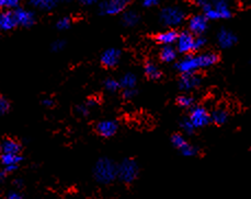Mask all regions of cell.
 <instances>
[{
    "mask_svg": "<svg viewBox=\"0 0 251 199\" xmlns=\"http://www.w3.org/2000/svg\"><path fill=\"white\" fill-rule=\"evenodd\" d=\"M220 60L215 52H205L200 54H189L176 63V69L180 75L183 73H198V71L213 67Z\"/></svg>",
    "mask_w": 251,
    "mask_h": 199,
    "instance_id": "6da1fadb",
    "label": "cell"
},
{
    "mask_svg": "<svg viewBox=\"0 0 251 199\" xmlns=\"http://www.w3.org/2000/svg\"><path fill=\"white\" fill-rule=\"evenodd\" d=\"M208 21L227 20L232 17L230 0H194Z\"/></svg>",
    "mask_w": 251,
    "mask_h": 199,
    "instance_id": "7a4b0ae2",
    "label": "cell"
},
{
    "mask_svg": "<svg viewBox=\"0 0 251 199\" xmlns=\"http://www.w3.org/2000/svg\"><path fill=\"white\" fill-rule=\"evenodd\" d=\"M94 178L101 185H110L115 182L118 179L115 162L106 156L98 159L94 166Z\"/></svg>",
    "mask_w": 251,
    "mask_h": 199,
    "instance_id": "3957f363",
    "label": "cell"
},
{
    "mask_svg": "<svg viewBox=\"0 0 251 199\" xmlns=\"http://www.w3.org/2000/svg\"><path fill=\"white\" fill-rule=\"evenodd\" d=\"M185 18H187V13L178 6H167L162 8L159 12L160 23L169 29H175L182 24L185 21Z\"/></svg>",
    "mask_w": 251,
    "mask_h": 199,
    "instance_id": "277c9868",
    "label": "cell"
},
{
    "mask_svg": "<svg viewBox=\"0 0 251 199\" xmlns=\"http://www.w3.org/2000/svg\"><path fill=\"white\" fill-rule=\"evenodd\" d=\"M139 174V166L136 160L126 158L116 164V177L120 182L129 185L135 182Z\"/></svg>",
    "mask_w": 251,
    "mask_h": 199,
    "instance_id": "5b68a950",
    "label": "cell"
},
{
    "mask_svg": "<svg viewBox=\"0 0 251 199\" xmlns=\"http://www.w3.org/2000/svg\"><path fill=\"white\" fill-rule=\"evenodd\" d=\"M188 119L195 129L206 127L211 123V113L202 105H194L190 109Z\"/></svg>",
    "mask_w": 251,
    "mask_h": 199,
    "instance_id": "8992f818",
    "label": "cell"
},
{
    "mask_svg": "<svg viewBox=\"0 0 251 199\" xmlns=\"http://www.w3.org/2000/svg\"><path fill=\"white\" fill-rule=\"evenodd\" d=\"M131 0H104L99 3V12L102 16H118L128 7Z\"/></svg>",
    "mask_w": 251,
    "mask_h": 199,
    "instance_id": "52a82bcc",
    "label": "cell"
},
{
    "mask_svg": "<svg viewBox=\"0 0 251 199\" xmlns=\"http://www.w3.org/2000/svg\"><path fill=\"white\" fill-rule=\"evenodd\" d=\"M194 40L195 35H193L191 32H181V33L178 34V38H176L175 43L176 52L182 55H189L194 53Z\"/></svg>",
    "mask_w": 251,
    "mask_h": 199,
    "instance_id": "ba28073f",
    "label": "cell"
},
{
    "mask_svg": "<svg viewBox=\"0 0 251 199\" xmlns=\"http://www.w3.org/2000/svg\"><path fill=\"white\" fill-rule=\"evenodd\" d=\"M188 31L195 36L203 35L208 29V20L203 13H197L189 18Z\"/></svg>",
    "mask_w": 251,
    "mask_h": 199,
    "instance_id": "9c48e42d",
    "label": "cell"
},
{
    "mask_svg": "<svg viewBox=\"0 0 251 199\" xmlns=\"http://www.w3.org/2000/svg\"><path fill=\"white\" fill-rule=\"evenodd\" d=\"M202 79L198 73H183L181 75L178 81L179 89L184 92V93H188V92H191L201 86Z\"/></svg>",
    "mask_w": 251,
    "mask_h": 199,
    "instance_id": "30bf717a",
    "label": "cell"
},
{
    "mask_svg": "<svg viewBox=\"0 0 251 199\" xmlns=\"http://www.w3.org/2000/svg\"><path fill=\"white\" fill-rule=\"evenodd\" d=\"M13 15H15L16 18L17 26L31 27L33 26L36 22L35 13L29 10V9L18 7L16 9H13Z\"/></svg>",
    "mask_w": 251,
    "mask_h": 199,
    "instance_id": "8fae6325",
    "label": "cell"
},
{
    "mask_svg": "<svg viewBox=\"0 0 251 199\" xmlns=\"http://www.w3.org/2000/svg\"><path fill=\"white\" fill-rule=\"evenodd\" d=\"M121 58H122V50L116 47H111L105 49L104 52L101 54L100 63L104 68L112 69L120 64Z\"/></svg>",
    "mask_w": 251,
    "mask_h": 199,
    "instance_id": "7c38bea8",
    "label": "cell"
},
{
    "mask_svg": "<svg viewBox=\"0 0 251 199\" xmlns=\"http://www.w3.org/2000/svg\"><path fill=\"white\" fill-rule=\"evenodd\" d=\"M119 131V123L114 119H102L96 125V132L102 138H112Z\"/></svg>",
    "mask_w": 251,
    "mask_h": 199,
    "instance_id": "4fadbf2b",
    "label": "cell"
},
{
    "mask_svg": "<svg viewBox=\"0 0 251 199\" xmlns=\"http://www.w3.org/2000/svg\"><path fill=\"white\" fill-rule=\"evenodd\" d=\"M216 40H217V44L223 49H229L232 46H235L237 43V35L234 33V32L225 29L223 27L216 35Z\"/></svg>",
    "mask_w": 251,
    "mask_h": 199,
    "instance_id": "5bb4252c",
    "label": "cell"
},
{
    "mask_svg": "<svg viewBox=\"0 0 251 199\" xmlns=\"http://www.w3.org/2000/svg\"><path fill=\"white\" fill-rule=\"evenodd\" d=\"M23 160L21 155H9V154H1L0 155V162L3 165V170L8 174H10L19 168V164Z\"/></svg>",
    "mask_w": 251,
    "mask_h": 199,
    "instance_id": "9a60e30c",
    "label": "cell"
},
{
    "mask_svg": "<svg viewBox=\"0 0 251 199\" xmlns=\"http://www.w3.org/2000/svg\"><path fill=\"white\" fill-rule=\"evenodd\" d=\"M17 27V22L13 10H3L0 12V31L8 32Z\"/></svg>",
    "mask_w": 251,
    "mask_h": 199,
    "instance_id": "2e32d148",
    "label": "cell"
},
{
    "mask_svg": "<svg viewBox=\"0 0 251 199\" xmlns=\"http://www.w3.org/2000/svg\"><path fill=\"white\" fill-rule=\"evenodd\" d=\"M178 34L179 32L176 31L175 29H168L156 34L155 41L161 46L175 45L176 38H178Z\"/></svg>",
    "mask_w": 251,
    "mask_h": 199,
    "instance_id": "e0dca14e",
    "label": "cell"
},
{
    "mask_svg": "<svg viewBox=\"0 0 251 199\" xmlns=\"http://www.w3.org/2000/svg\"><path fill=\"white\" fill-rule=\"evenodd\" d=\"M22 147L19 141L12 138H6L0 142V154L9 155H21Z\"/></svg>",
    "mask_w": 251,
    "mask_h": 199,
    "instance_id": "ac0fdd59",
    "label": "cell"
},
{
    "mask_svg": "<svg viewBox=\"0 0 251 199\" xmlns=\"http://www.w3.org/2000/svg\"><path fill=\"white\" fill-rule=\"evenodd\" d=\"M144 73H145L146 78L151 81L160 80L162 77V71L160 70V68L155 63L151 62V60H148L144 65Z\"/></svg>",
    "mask_w": 251,
    "mask_h": 199,
    "instance_id": "d6986e66",
    "label": "cell"
},
{
    "mask_svg": "<svg viewBox=\"0 0 251 199\" xmlns=\"http://www.w3.org/2000/svg\"><path fill=\"white\" fill-rule=\"evenodd\" d=\"M178 52H176V47L173 45L170 46H162L161 49L159 50V59L162 63L170 64L174 63L178 58Z\"/></svg>",
    "mask_w": 251,
    "mask_h": 199,
    "instance_id": "ffe728a7",
    "label": "cell"
},
{
    "mask_svg": "<svg viewBox=\"0 0 251 199\" xmlns=\"http://www.w3.org/2000/svg\"><path fill=\"white\" fill-rule=\"evenodd\" d=\"M120 88L122 90L136 89L137 76L134 72H126L119 79Z\"/></svg>",
    "mask_w": 251,
    "mask_h": 199,
    "instance_id": "44dd1931",
    "label": "cell"
},
{
    "mask_svg": "<svg viewBox=\"0 0 251 199\" xmlns=\"http://www.w3.org/2000/svg\"><path fill=\"white\" fill-rule=\"evenodd\" d=\"M141 21V16L135 10H125L122 13V24L126 27L136 26Z\"/></svg>",
    "mask_w": 251,
    "mask_h": 199,
    "instance_id": "7402d4cb",
    "label": "cell"
},
{
    "mask_svg": "<svg viewBox=\"0 0 251 199\" xmlns=\"http://www.w3.org/2000/svg\"><path fill=\"white\" fill-rule=\"evenodd\" d=\"M229 113L226 109H216L211 113V123L217 125V126H222V125L226 124L228 122Z\"/></svg>",
    "mask_w": 251,
    "mask_h": 199,
    "instance_id": "603a6c76",
    "label": "cell"
},
{
    "mask_svg": "<svg viewBox=\"0 0 251 199\" xmlns=\"http://www.w3.org/2000/svg\"><path fill=\"white\" fill-rule=\"evenodd\" d=\"M29 2L34 9L41 11H52L57 7L58 0H29Z\"/></svg>",
    "mask_w": 251,
    "mask_h": 199,
    "instance_id": "cb8c5ba5",
    "label": "cell"
},
{
    "mask_svg": "<svg viewBox=\"0 0 251 199\" xmlns=\"http://www.w3.org/2000/svg\"><path fill=\"white\" fill-rule=\"evenodd\" d=\"M194 98L188 93H182L176 98V104H178L181 109H191L194 106Z\"/></svg>",
    "mask_w": 251,
    "mask_h": 199,
    "instance_id": "d4e9b609",
    "label": "cell"
},
{
    "mask_svg": "<svg viewBox=\"0 0 251 199\" xmlns=\"http://www.w3.org/2000/svg\"><path fill=\"white\" fill-rule=\"evenodd\" d=\"M170 140H171V143H173V146L176 148V150H179V151L189 143L188 140H187V138L184 137L183 133H174V135L171 136Z\"/></svg>",
    "mask_w": 251,
    "mask_h": 199,
    "instance_id": "484cf974",
    "label": "cell"
},
{
    "mask_svg": "<svg viewBox=\"0 0 251 199\" xmlns=\"http://www.w3.org/2000/svg\"><path fill=\"white\" fill-rule=\"evenodd\" d=\"M103 86H104V89L108 92H110V93H115V92H118L121 89L119 80L111 77L106 78L103 82Z\"/></svg>",
    "mask_w": 251,
    "mask_h": 199,
    "instance_id": "4316f807",
    "label": "cell"
},
{
    "mask_svg": "<svg viewBox=\"0 0 251 199\" xmlns=\"http://www.w3.org/2000/svg\"><path fill=\"white\" fill-rule=\"evenodd\" d=\"M180 154L185 156V158H193V156H197L199 155V149L195 146L188 143L187 146L180 150Z\"/></svg>",
    "mask_w": 251,
    "mask_h": 199,
    "instance_id": "83f0119b",
    "label": "cell"
},
{
    "mask_svg": "<svg viewBox=\"0 0 251 199\" xmlns=\"http://www.w3.org/2000/svg\"><path fill=\"white\" fill-rule=\"evenodd\" d=\"M23 0H0V9L2 10H12L20 6Z\"/></svg>",
    "mask_w": 251,
    "mask_h": 199,
    "instance_id": "f1b7e54d",
    "label": "cell"
},
{
    "mask_svg": "<svg viewBox=\"0 0 251 199\" xmlns=\"http://www.w3.org/2000/svg\"><path fill=\"white\" fill-rule=\"evenodd\" d=\"M72 24H73L72 18L62 17V18H60V19L57 20L56 27H57L59 31H65V30H68L69 27L72 26Z\"/></svg>",
    "mask_w": 251,
    "mask_h": 199,
    "instance_id": "f546056e",
    "label": "cell"
},
{
    "mask_svg": "<svg viewBox=\"0 0 251 199\" xmlns=\"http://www.w3.org/2000/svg\"><path fill=\"white\" fill-rule=\"evenodd\" d=\"M94 105H95L94 102H91V101H88L87 103L82 104V105H79L78 109H77L79 115H81V116H88V115L90 114L91 109L94 108Z\"/></svg>",
    "mask_w": 251,
    "mask_h": 199,
    "instance_id": "4dcf8cb0",
    "label": "cell"
},
{
    "mask_svg": "<svg viewBox=\"0 0 251 199\" xmlns=\"http://www.w3.org/2000/svg\"><path fill=\"white\" fill-rule=\"evenodd\" d=\"M206 44H207V40L204 38L203 35L195 36V40H194V52H200V50H202L204 47H205Z\"/></svg>",
    "mask_w": 251,
    "mask_h": 199,
    "instance_id": "1f68e13d",
    "label": "cell"
},
{
    "mask_svg": "<svg viewBox=\"0 0 251 199\" xmlns=\"http://www.w3.org/2000/svg\"><path fill=\"white\" fill-rule=\"evenodd\" d=\"M181 128H182V132L184 133H187V135H193L194 132L197 131V129L193 127L191 122L188 119V117L184 118L182 122H181Z\"/></svg>",
    "mask_w": 251,
    "mask_h": 199,
    "instance_id": "d6a6232c",
    "label": "cell"
},
{
    "mask_svg": "<svg viewBox=\"0 0 251 199\" xmlns=\"http://www.w3.org/2000/svg\"><path fill=\"white\" fill-rule=\"evenodd\" d=\"M9 110H10V103L3 95L0 94V115L7 114Z\"/></svg>",
    "mask_w": 251,
    "mask_h": 199,
    "instance_id": "836d02e7",
    "label": "cell"
},
{
    "mask_svg": "<svg viewBox=\"0 0 251 199\" xmlns=\"http://www.w3.org/2000/svg\"><path fill=\"white\" fill-rule=\"evenodd\" d=\"M65 46H66V43H65V41L57 40V41L53 42V44H52V46H50V48H52L53 52L59 53V52H62V50L65 48Z\"/></svg>",
    "mask_w": 251,
    "mask_h": 199,
    "instance_id": "e575fe53",
    "label": "cell"
},
{
    "mask_svg": "<svg viewBox=\"0 0 251 199\" xmlns=\"http://www.w3.org/2000/svg\"><path fill=\"white\" fill-rule=\"evenodd\" d=\"M137 94V92L135 89H131V90H123L122 91V96L125 100H131L134 96Z\"/></svg>",
    "mask_w": 251,
    "mask_h": 199,
    "instance_id": "d590c367",
    "label": "cell"
},
{
    "mask_svg": "<svg viewBox=\"0 0 251 199\" xmlns=\"http://www.w3.org/2000/svg\"><path fill=\"white\" fill-rule=\"evenodd\" d=\"M161 0H142V4L143 7L145 8H152L156 7L160 3Z\"/></svg>",
    "mask_w": 251,
    "mask_h": 199,
    "instance_id": "8d00e7d4",
    "label": "cell"
},
{
    "mask_svg": "<svg viewBox=\"0 0 251 199\" xmlns=\"http://www.w3.org/2000/svg\"><path fill=\"white\" fill-rule=\"evenodd\" d=\"M78 1H79V3L82 4V6L90 7V6H94V4L99 2L100 0H78Z\"/></svg>",
    "mask_w": 251,
    "mask_h": 199,
    "instance_id": "74e56055",
    "label": "cell"
},
{
    "mask_svg": "<svg viewBox=\"0 0 251 199\" xmlns=\"http://www.w3.org/2000/svg\"><path fill=\"white\" fill-rule=\"evenodd\" d=\"M6 199H23V196L19 192H10L7 195Z\"/></svg>",
    "mask_w": 251,
    "mask_h": 199,
    "instance_id": "f35d334b",
    "label": "cell"
},
{
    "mask_svg": "<svg viewBox=\"0 0 251 199\" xmlns=\"http://www.w3.org/2000/svg\"><path fill=\"white\" fill-rule=\"evenodd\" d=\"M42 104H43L45 108H52V106L54 105V101L52 99H44L43 101H42Z\"/></svg>",
    "mask_w": 251,
    "mask_h": 199,
    "instance_id": "ab89813d",
    "label": "cell"
},
{
    "mask_svg": "<svg viewBox=\"0 0 251 199\" xmlns=\"http://www.w3.org/2000/svg\"><path fill=\"white\" fill-rule=\"evenodd\" d=\"M7 175L8 173L3 169L0 170V182H2V180L7 177Z\"/></svg>",
    "mask_w": 251,
    "mask_h": 199,
    "instance_id": "60d3db41",
    "label": "cell"
},
{
    "mask_svg": "<svg viewBox=\"0 0 251 199\" xmlns=\"http://www.w3.org/2000/svg\"><path fill=\"white\" fill-rule=\"evenodd\" d=\"M59 2H67V1H69V0H58Z\"/></svg>",
    "mask_w": 251,
    "mask_h": 199,
    "instance_id": "b9f144b4",
    "label": "cell"
}]
</instances>
